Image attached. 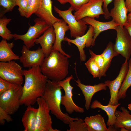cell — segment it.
I'll return each instance as SVG.
<instances>
[{
  "label": "cell",
  "instance_id": "83f0119b",
  "mask_svg": "<svg viewBox=\"0 0 131 131\" xmlns=\"http://www.w3.org/2000/svg\"><path fill=\"white\" fill-rule=\"evenodd\" d=\"M11 19L3 16L0 18V36L3 40L9 41L13 38L11 32L7 27Z\"/></svg>",
  "mask_w": 131,
  "mask_h": 131
},
{
  "label": "cell",
  "instance_id": "3957f363",
  "mask_svg": "<svg viewBox=\"0 0 131 131\" xmlns=\"http://www.w3.org/2000/svg\"><path fill=\"white\" fill-rule=\"evenodd\" d=\"M62 89L57 82L48 79L45 92L42 97L47 103L52 114L64 123L68 124L71 121L75 120L78 118H72L67 114L62 112L60 106Z\"/></svg>",
  "mask_w": 131,
  "mask_h": 131
},
{
  "label": "cell",
  "instance_id": "f35d334b",
  "mask_svg": "<svg viewBox=\"0 0 131 131\" xmlns=\"http://www.w3.org/2000/svg\"><path fill=\"white\" fill-rule=\"evenodd\" d=\"M125 1L128 12H131V0H125Z\"/></svg>",
  "mask_w": 131,
  "mask_h": 131
},
{
  "label": "cell",
  "instance_id": "ee69618b",
  "mask_svg": "<svg viewBox=\"0 0 131 131\" xmlns=\"http://www.w3.org/2000/svg\"><path fill=\"white\" fill-rule=\"evenodd\" d=\"M128 109L131 111V103L128 104Z\"/></svg>",
  "mask_w": 131,
  "mask_h": 131
},
{
  "label": "cell",
  "instance_id": "cb8c5ba5",
  "mask_svg": "<svg viewBox=\"0 0 131 131\" xmlns=\"http://www.w3.org/2000/svg\"><path fill=\"white\" fill-rule=\"evenodd\" d=\"M87 131H109L104 118L100 114L86 117L84 120Z\"/></svg>",
  "mask_w": 131,
  "mask_h": 131
},
{
  "label": "cell",
  "instance_id": "44dd1931",
  "mask_svg": "<svg viewBox=\"0 0 131 131\" xmlns=\"http://www.w3.org/2000/svg\"><path fill=\"white\" fill-rule=\"evenodd\" d=\"M120 105V103H119L116 105L108 104L107 106H104L97 100H95L93 102L90 107L92 109L100 108L105 111L108 117L107 125L108 127V128L109 131H115L116 130L114 126L116 119L115 112L116 108Z\"/></svg>",
  "mask_w": 131,
  "mask_h": 131
},
{
  "label": "cell",
  "instance_id": "2e32d148",
  "mask_svg": "<svg viewBox=\"0 0 131 131\" xmlns=\"http://www.w3.org/2000/svg\"><path fill=\"white\" fill-rule=\"evenodd\" d=\"M35 14L50 26H53L55 23L63 20L56 17L53 15L51 0H41L40 7Z\"/></svg>",
  "mask_w": 131,
  "mask_h": 131
},
{
  "label": "cell",
  "instance_id": "60d3db41",
  "mask_svg": "<svg viewBox=\"0 0 131 131\" xmlns=\"http://www.w3.org/2000/svg\"><path fill=\"white\" fill-rule=\"evenodd\" d=\"M61 4H64L67 2V0H57Z\"/></svg>",
  "mask_w": 131,
  "mask_h": 131
},
{
  "label": "cell",
  "instance_id": "5bb4252c",
  "mask_svg": "<svg viewBox=\"0 0 131 131\" xmlns=\"http://www.w3.org/2000/svg\"><path fill=\"white\" fill-rule=\"evenodd\" d=\"M93 31V28L91 25H90L87 32L82 36L77 37L74 39H70L65 36V41H67L69 44L71 43L77 47L79 52L80 58L81 62L84 61L86 59V56L84 48L85 47L87 48L94 46Z\"/></svg>",
  "mask_w": 131,
  "mask_h": 131
},
{
  "label": "cell",
  "instance_id": "ffe728a7",
  "mask_svg": "<svg viewBox=\"0 0 131 131\" xmlns=\"http://www.w3.org/2000/svg\"><path fill=\"white\" fill-rule=\"evenodd\" d=\"M53 26L56 35V40L53 50H58L69 58L71 57V56L66 53L61 47V43L63 41L65 40L66 33L69 30L68 25L63 20L61 21L55 23Z\"/></svg>",
  "mask_w": 131,
  "mask_h": 131
},
{
  "label": "cell",
  "instance_id": "836d02e7",
  "mask_svg": "<svg viewBox=\"0 0 131 131\" xmlns=\"http://www.w3.org/2000/svg\"><path fill=\"white\" fill-rule=\"evenodd\" d=\"M16 6L19 7V11L21 16L26 17L28 0H16Z\"/></svg>",
  "mask_w": 131,
  "mask_h": 131
},
{
  "label": "cell",
  "instance_id": "74e56055",
  "mask_svg": "<svg viewBox=\"0 0 131 131\" xmlns=\"http://www.w3.org/2000/svg\"><path fill=\"white\" fill-rule=\"evenodd\" d=\"M113 0H103V9L104 13V17L106 19H108L110 17L109 15V11L108 8L109 4L111 3Z\"/></svg>",
  "mask_w": 131,
  "mask_h": 131
},
{
  "label": "cell",
  "instance_id": "ac0fdd59",
  "mask_svg": "<svg viewBox=\"0 0 131 131\" xmlns=\"http://www.w3.org/2000/svg\"><path fill=\"white\" fill-rule=\"evenodd\" d=\"M76 85L81 90L84 96L85 101V107L87 110H88L91 105L90 104L93 96L96 92L102 90H106L107 86L104 83H100L93 85H86L82 83L79 79L75 80Z\"/></svg>",
  "mask_w": 131,
  "mask_h": 131
},
{
  "label": "cell",
  "instance_id": "52a82bcc",
  "mask_svg": "<svg viewBox=\"0 0 131 131\" xmlns=\"http://www.w3.org/2000/svg\"><path fill=\"white\" fill-rule=\"evenodd\" d=\"M22 67L14 61L0 62V77L12 83L22 85L24 81Z\"/></svg>",
  "mask_w": 131,
  "mask_h": 131
},
{
  "label": "cell",
  "instance_id": "d6986e66",
  "mask_svg": "<svg viewBox=\"0 0 131 131\" xmlns=\"http://www.w3.org/2000/svg\"><path fill=\"white\" fill-rule=\"evenodd\" d=\"M87 25L92 26L94 28L93 44L97 37L102 32L109 29L115 30L119 25L112 19L107 22H102L96 20L95 18L86 17L82 19Z\"/></svg>",
  "mask_w": 131,
  "mask_h": 131
},
{
  "label": "cell",
  "instance_id": "e575fe53",
  "mask_svg": "<svg viewBox=\"0 0 131 131\" xmlns=\"http://www.w3.org/2000/svg\"><path fill=\"white\" fill-rule=\"evenodd\" d=\"M17 85L0 77V94Z\"/></svg>",
  "mask_w": 131,
  "mask_h": 131
},
{
  "label": "cell",
  "instance_id": "277c9868",
  "mask_svg": "<svg viewBox=\"0 0 131 131\" xmlns=\"http://www.w3.org/2000/svg\"><path fill=\"white\" fill-rule=\"evenodd\" d=\"M54 8L55 11L68 24L71 37L75 38L85 33L87 24L82 19L78 20L76 19L72 13L74 10L72 7L71 6L67 9L63 10L55 6Z\"/></svg>",
  "mask_w": 131,
  "mask_h": 131
},
{
  "label": "cell",
  "instance_id": "ba28073f",
  "mask_svg": "<svg viewBox=\"0 0 131 131\" xmlns=\"http://www.w3.org/2000/svg\"><path fill=\"white\" fill-rule=\"evenodd\" d=\"M36 102L38 106L35 131H60L53 128L49 108L44 99L38 98Z\"/></svg>",
  "mask_w": 131,
  "mask_h": 131
},
{
  "label": "cell",
  "instance_id": "6da1fadb",
  "mask_svg": "<svg viewBox=\"0 0 131 131\" xmlns=\"http://www.w3.org/2000/svg\"><path fill=\"white\" fill-rule=\"evenodd\" d=\"M23 74L25 80L20 102L21 105L27 106L33 105L38 98L43 96L48 79L42 73L40 66L24 70Z\"/></svg>",
  "mask_w": 131,
  "mask_h": 131
},
{
  "label": "cell",
  "instance_id": "4dcf8cb0",
  "mask_svg": "<svg viewBox=\"0 0 131 131\" xmlns=\"http://www.w3.org/2000/svg\"><path fill=\"white\" fill-rule=\"evenodd\" d=\"M70 129L67 131H87L84 120L78 118L70 121L68 124Z\"/></svg>",
  "mask_w": 131,
  "mask_h": 131
},
{
  "label": "cell",
  "instance_id": "7402d4cb",
  "mask_svg": "<svg viewBox=\"0 0 131 131\" xmlns=\"http://www.w3.org/2000/svg\"><path fill=\"white\" fill-rule=\"evenodd\" d=\"M38 111L31 106H27L21 119L24 131H35Z\"/></svg>",
  "mask_w": 131,
  "mask_h": 131
},
{
  "label": "cell",
  "instance_id": "f546056e",
  "mask_svg": "<svg viewBox=\"0 0 131 131\" xmlns=\"http://www.w3.org/2000/svg\"><path fill=\"white\" fill-rule=\"evenodd\" d=\"M85 65L93 78L98 77L100 74V70L93 59L90 57Z\"/></svg>",
  "mask_w": 131,
  "mask_h": 131
},
{
  "label": "cell",
  "instance_id": "1f68e13d",
  "mask_svg": "<svg viewBox=\"0 0 131 131\" xmlns=\"http://www.w3.org/2000/svg\"><path fill=\"white\" fill-rule=\"evenodd\" d=\"M41 3V0H28L26 17L28 18L35 14L40 7Z\"/></svg>",
  "mask_w": 131,
  "mask_h": 131
},
{
  "label": "cell",
  "instance_id": "d4e9b609",
  "mask_svg": "<svg viewBox=\"0 0 131 131\" xmlns=\"http://www.w3.org/2000/svg\"><path fill=\"white\" fill-rule=\"evenodd\" d=\"M13 42H7V41L3 40L0 42V61L7 62L13 60H19V56L13 51L12 49L14 46Z\"/></svg>",
  "mask_w": 131,
  "mask_h": 131
},
{
  "label": "cell",
  "instance_id": "d6a6232c",
  "mask_svg": "<svg viewBox=\"0 0 131 131\" xmlns=\"http://www.w3.org/2000/svg\"><path fill=\"white\" fill-rule=\"evenodd\" d=\"M89 52L91 57L95 60L100 69L101 71L100 75L103 70L104 63V59L102 54H96L90 49L89 50Z\"/></svg>",
  "mask_w": 131,
  "mask_h": 131
},
{
  "label": "cell",
  "instance_id": "d590c367",
  "mask_svg": "<svg viewBox=\"0 0 131 131\" xmlns=\"http://www.w3.org/2000/svg\"><path fill=\"white\" fill-rule=\"evenodd\" d=\"M10 115L6 110L0 107V125H4L5 121L8 122L12 121L13 119Z\"/></svg>",
  "mask_w": 131,
  "mask_h": 131
},
{
  "label": "cell",
  "instance_id": "ab89813d",
  "mask_svg": "<svg viewBox=\"0 0 131 131\" xmlns=\"http://www.w3.org/2000/svg\"><path fill=\"white\" fill-rule=\"evenodd\" d=\"M124 27L127 30L131 38V22L127 21L124 26Z\"/></svg>",
  "mask_w": 131,
  "mask_h": 131
},
{
  "label": "cell",
  "instance_id": "4316f807",
  "mask_svg": "<svg viewBox=\"0 0 131 131\" xmlns=\"http://www.w3.org/2000/svg\"><path fill=\"white\" fill-rule=\"evenodd\" d=\"M128 71L118 93V100L124 98L126 96V92L128 89L131 86V58L128 61Z\"/></svg>",
  "mask_w": 131,
  "mask_h": 131
},
{
  "label": "cell",
  "instance_id": "30bf717a",
  "mask_svg": "<svg viewBox=\"0 0 131 131\" xmlns=\"http://www.w3.org/2000/svg\"><path fill=\"white\" fill-rule=\"evenodd\" d=\"M115 30L117 33L114 49L118 54L121 55L128 60L131 55V38L127 29L119 25Z\"/></svg>",
  "mask_w": 131,
  "mask_h": 131
},
{
  "label": "cell",
  "instance_id": "f1b7e54d",
  "mask_svg": "<svg viewBox=\"0 0 131 131\" xmlns=\"http://www.w3.org/2000/svg\"><path fill=\"white\" fill-rule=\"evenodd\" d=\"M16 0H0V17L7 12L12 11L16 6Z\"/></svg>",
  "mask_w": 131,
  "mask_h": 131
},
{
  "label": "cell",
  "instance_id": "7c38bea8",
  "mask_svg": "<svg viewBox=\"0 0 131 131\" xmlns=\"http://www.w3.org/2000/svg\"><path fill=\"white\" fill-rule=\"evenodd\" d=\"M103 0H90L82 5L74 14L78 20L87 17L98 18L104 15L103 9Z\"/></svg>",
  "mask_w": 131,
  "mask_h": 131
},
{
  "label": "cell",
  "instance_id": "5b68a950",
  "mask_svg": "<svg viewBox=\"0 0 131 131\" xmlns=\"http://www.w3.org/2000/svg\"><path fill=\"white\" fill-rule=\"evenodd\" d=\"M23 86L17 85L0 94V107L9 115L14 114L21 105Z\"/></svg>",
  "mask_w": 131,
  "mask_h": 131
},
{
  "label": "cell",
  "instance_id": "e0dca14e",
  "mask_svg": "<svg viewBox=\"0 0 131 131\" xmlns=\"http://www.w3.org/2000/svg\"><path fill=\"white\" fill-rule=\"evenodd\" d=\"M56 40V35L53 26L48 28L36 40L35 43L40 44L45 57H48L53 49Z\"/></svg>",
  "mask_w": 131,
  "mask_h": 131
},
{
  "label": "cell",
  "instance_id": "8992f818",
  "mask_svg": "<svg viewBox=\"0 0 131 131\" xmlns=\"http://www.w3.org/2000/svg\"><path fill=\"white\" fill-rule=\"evenodd\" d=\"M34 21V25L32 26L30 25L28 31L25 34L23 35L12 34L15 40H22L24 45L29 49L34 45L36 40L50 27L39 17L35 18Z\"/></svg>",
  "mask_w": 131,
  "mask_h": 131
},
{
  "label": "cell",
  "instance_id": "603a6c76",
  "mask_svg": "<svg viewBox=\"0 0 131 131\" xmlns=\"http://www.w3.org/2000/svg\"><path fill=\"white\" fill-rule=\"evenodd\" d=\"M120 109L121 111L116 109L115 111L116 119L114 128L116 130L123 127L128 131H131V115L130 112L124 106L121 107Z\"/></svg>",
  "mask_w": 131,
  "mask_h": 131
},
{
  "label": "cell",
  "instance_id": "b9f144b4",
  "mask_svg": "<svg viewBox=\"0 0 131 131\" xmlns=\"http://www.w3.org/2000/svg\"><path fill=\"white\" fill-rule=\"evenodd\" d=\"M127 21L131 22V12H129L127 15Z\"/></svg>",
  "mask_w": 131,
  "mask_h": 131
},
{
  "label": "cell",
  "instance_id": "484cf974",
  "mask_svg": "<svg viewBox=\"0 0 131 131\" xmlns=\"http://www.w3.org/2000/svg\"><path fill=\"white\" fill-rule=\"evenodd\" d=\"M114 46V44L111 41L109 42L102 53L104 63L102 72L98 77L99 79L102 77L106 76V72L110 66L112 59L119 55L115 50Z\"/></svg>",
  "mask_w": 131,
  "mask_h": 131
},
{
  "label": "cell",
  "instance_id": "9c48e42d",
  "mask_svg": "<svg viewBox=\"0 0 131 131\" xmlns=\"http://www.w3.org/2000/svg\"><path fill=\"white\" fill-rule=\"evenodd\" d=\"M73 77V75H71L62 80L57 82L65 93V94L62 96L61 104L64 106L66 111L70 114L74 112L83 113L84 111V109L76 104L72 98V91L74 87L71 85L70 82Z\"/></svg>",
  "mask_w": 131,
  "mask_h": 131
},
{
  "label": "cell",
  "instance_id": "9a60e30c",
  "mask_svg": "<svg viewBox=\"0 0 131 131\" xmlns=\"http://www.w3.org/2000/svg\"><path fill=\"white\" fill-rule=\"evenodd\" d=\"M109 12L112 19L119 25L124 27L127 22L128 12L125 0H114V7Z\"/></svg>",
  "mask_w": 131,
  "mask_h": 131
},
{
  "label": "cell",
  "instance_id": "8fae6325",
  "mask_svg": "<svg viewBox=\"0 0 131 131\" xmlns=\"http://www.w3.org/2000/svg\"><path fill=\"white\" fill-rule=\"evenodd\" d=\"M128 68V60L125 59L116 78L113 81L107 80L104 83L109 88L110 92V98L108 104L116 105L119 104L118 93L127 74Z\"/></svg>",
  "mask_w": 131,
  "mask_h": 131
},
{
  "label": "cell",
  "instance_id": "4fadbf2b",
  "mask_svg": "<svg viewBox=\"0 0 131 131\" xmlns=\"http://www.w3.org/2000/svg\"><path fill=\"white\" fill-rule=\"evenodd\" d=\"M20 57V62L23 67L29 68L37 66H41L45 57L42 49L30 50L25 45L23 46Z\"/></svg>",
  "mask_w": 131,
  "mask_h": 131
},
{
  "label": "cell",
  "instance_id": "7bdbcfd3",
  "mask_svg": "<svg viewBox=\"0 0 131 131\" xmlns=\"http://www.w3.org/2000/svg\"><path fill=\"white\" fill-rule=\"evenodd\" d=\"M120 130L121 131H128L125 128L123 127H122L120 128Z\"/></svg>",
  "mask_w": 131,
  "mask_h": 131
},
{
  "label": "cell",
  "instance_id": "8d00e7d4",
  "mask_svg": "<svg viewBox=\"0 0 131 131\" xmlns=\"http://www.w3.org/2000/svg\"><path fill=\"white\" fill-rule=\"evenodd\" d=\"M90 0H67L71 6L75 11L78 10L83 5L89 1Z\"/></svg>",
  "mask_w": 131,
  "mask_h": 131
},
{
  "label": "cell",
  "instance_id": "7a4b0ae2",
  "mask_svg": "<svg viewBox=\"0 0 131 131\" xmlns=\"http://www.w3.org/2000/svg\"><path fill=\"white\" fill-rule=\"evenodd\" d=\"M68 58L59 51L53 50L48 57H45L40 66L42 73L52 81L64 80L68 73Z\"/></svg>",
  "mask_w": 131,
  "mask_h": 131
}]
</instances>
